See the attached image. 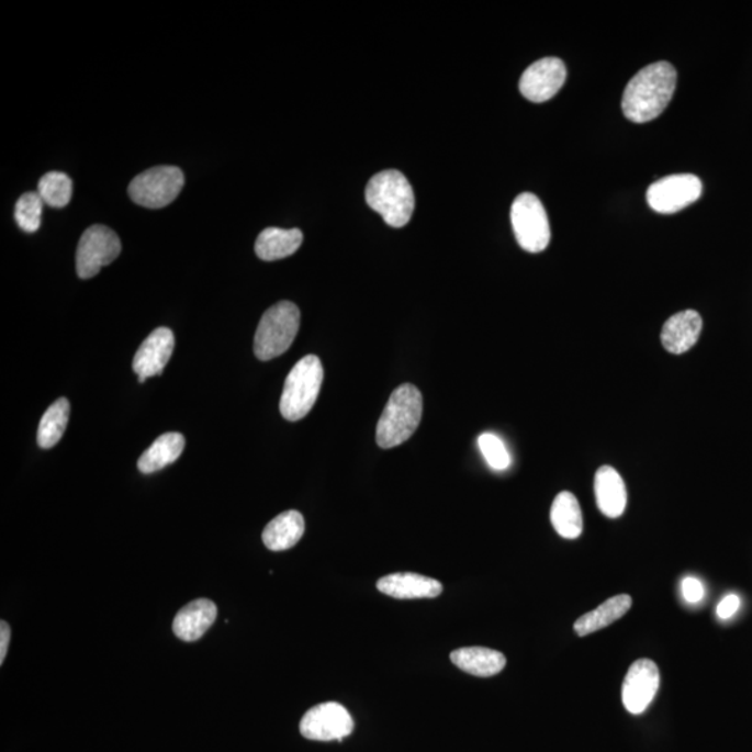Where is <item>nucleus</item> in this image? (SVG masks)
I'll return each mask as SVG.
<instances>
[{"instance_id": "f257e3e1", "label": "nucleus", "mask_w": 752, "mask_h": 752, "mask_svg": "<svg viewBox=\"0 0 752 752\" xmlns=\"http://www.w3.org/2000/svg\"><path fill=\"white\" fill-rule=\"evenodd\" d=\"M676 82V69L669 61L644 67L626 87L621 100L625 116L635 123L653 121L671 102Z\"/></svg>"}, {"instance_id": "f03ea898", "label": "nucleus", "mask_w": 752, "mask_h": 752, "mask_svg": "<svg viewBox=\"0 0 752 752\" xmlns=\"http://www.w3.org/2000/svg\"><path fill=\"white\" fill-rule=\"evenodd\" d=\"M423 418V394L412 383L392 393L377 427V444L392 449L413 437Z\"/></svg>"}, {"instance_id": "7ed1b4c3", "label": "nucleus", "mask_w": 752, "mask_h": 752, "mask_svg": "<svg viewBox=\"0 0 752 752\" xmlns=\"http://www.w3.org/2000/svg\"><path fill=\"white\" fill-rule=\"evenodd\" d=\"M366 200L389 226L403 227L412 220L414 191L412 184L399 170H383L368 181Z\"/></svg>"}, {"instance_id": "20e7f679", "label": "nucleus", "mask_w": 752, "mask_h": 752, "mask_svg": "<svg viewBox=\"0 0 752 752\" xmlns=\"http://www.w3.org/2000/svg\"><path fill=\"white\" fill-rule=\"evenodd\" d=\"M324 381L323 362L305 356L290 371L280 397V413L288 422H300L313 409Z\"/></svg>"}, {"instance_id": "39448f33", "label": "nucleus", "mask_w": 752, "mask_h": 752, "mask_svg": "<svg viewBox=\"0 0 752 752\" xmlns=\"http://www.w3.org/2000/svg\"><path fill=\"white\" fill-rule=\"evenodd\" d=\"M300 328V310L290 301H280L262 315L254 339L257 359H277L290 349Z\"/></svg>"}, {"instance_id": "423d86ee", "label": "nucleus", "mask_w": 752, "mask_h": 752, "mask_svg": "<svg viewBox=\"0 0 752 752\" xmlns=\"http://www.w3.org/2000/svg\"><path fill=\"white\" fill-rule=\"evenodd\" d=\"M184 187V173L176 166H157L145 170L128 186V195L144 209H165L178 199Z\"/></svg>"}, {"instance_id": "0eeeda50", "label": "nucleus", "mask_w": 752, "mask_h": 752, "mask_svg": "<svg viewBox=\"0 0 752 752\" xmlns=\"http://www.w3.org/2000/svg\"><path fill=\"white\" fill-rule=\"evenodd\" d=\"M513 232L523 250L541 252L551 242V226H549L547 211L536 194L523 193L517 195L512 205Z\"/></svg>"}, {"instance_id": "6e6552de", "label": "nucleus", "mask_w": 752, "mask_h": 752, "mask_svg": "<svg viewBox=\"0 0 752 752\" xmlns=\"http://www.w3.org/2000/svg\"><path fill=\"white\" fill-rule=\"evenodd\" d=\"M122 243L115 232L103 225L88 227L77 247L76 268L81 279H91L121 256Z\"/></svg>"}, {"instance_id": "1a4fd4ad", "label": "nucleus", "mask_w": 752, "mask_h": 752, "mask_svg": "<svg viewBox=\"0 0 752 752\" xmlns=\"http://www.w3.org/2000/svg\"><path fill=\"white\" fill-rule=\"evenodd\" d=\"M703 194V181L695 175H672L655 181L647 191V201L660 214H674L694 204Z\"/></svg>"}, {"instance_id": "9d476101", "label": "nucleus", "mask_w": 752, "mask_h": 752, "mask_svg": "<svg viewBox=\"0 0 752 752\" xmlns=\"http://www.w3.org/2000/svg\"><path fill=\"white\" fill-rule=\"evenodd\" d=\"M355 730L349 710L337 703L316 705L305 712L300 722L303 738L314 741H340Z\"/></svg>"}, {"instance_id": "9b49d317", "label": "nucleus", "mask_w": 752, "mask_h": 752, "mask_svg": "<svg viewBox=\"0 0 752 752\" xmlns=\"http://www.w3.org/2000/svg\"><path fill=\"white\" fill-rule=\"evenodd\" d=\"M660 669L651 660H638L626 674L621 699L632 715L646 712L660 688Z\"/></svg>"}, {"instance_id": "f8f14e48", "label": "nucleus", "mask_w": 752, "mask_h": 752, "mask_svg": "<svg viewBox=\"0 0 752 752\" xmlns=\"http://www.w3.org/2000/svg\"><path fill=\"white\" fill-rule=\"evenodd\" d=\"M568 70L558 58H543L523 72L520 92L528 101L541 103L551 100L566 81Z\"/></svg>"}, {"instance_id": "ddd939ff", "label": "nucleus", "mask_w": 752, "mask_h": 752, "mask_svg": "<svg viewBox=\"0 0 752 752\" xmlns=\"http://www.w3.org/2000/svg\"><path fill=\"white\" fill-rule=\"evenodd\" d=\"M175 350V335L169 328H158L150 334L134 356L133 370L144 383L150 377L160 375Z\"/></svg>"}, {"instance_id": "4468645a", "label": "nucleus", "mask_w": 752, "mask_h": 752, "mask_svg": "<svg viewBox=\"0 0 752 752\" xmlns=\"http://www.w3.org/2000/svg\"><path fill=\"white\" fill-rule=\"evenodd\" d=\"M380 593L396 599L437 598L444 587L438 580L416 573H394L385 575L377 584Z\"/></svg>"}, {"instance_id": "2eb2a0df", "label": "nucleus", "mask_w": 752, "mask_h": 752, "mask_svg": "<svg viewBox=\"0 0 752 752\" xmlns=\"http://www.w3.org/2000/svg\"><path fill=\"white\" fill-rule=\"evenodd\" d=\"M702 330V315L694 310L682 311V313L671 316L663 325L662 345L672 355H683L697 344Z\"/></svg>"}, {"instance_id": "dca6fc26", "label": "nucleus", "mask_w": 752, "mask_h": 752, "mask_svg": "<svg viewBox=\"0 0 752 752\" xmlns=\"http://www.w3.org/2000/svg\"><path fill=\"white\" fill-rule=\"evenodd\" d=\"M217 608L214 602L205 598L195 599L176 615L173 632L181 641L194 642L215 624Z\"/></svg>"}, {"instance_id": "f3484780", "label": "nucleus", "mask_w": 752, "mask_h": 752, "mask_svg": "<svg viewBox=\"0 0 752 752\" xmlns=\"http://www.w3.org/2000/svg\"><path fill=\"white\" fill-rule=\"evenodd\" d=\"M594 491L602 515L609 518L624 515L627 505L626 485L614 467L604 465L596 471Z\"/></svg>"}, {"instance_id": "a211bd4d", "label": "nucleus", "mask_w": 752, "mask_h": 752, "mask_svg": "<svg viewBox=\"0 0 752 752\" xmlns=\"http://www.w3.org/2000/svg\"><path fill=\"white\" fill-rule=\"evenodd\" d=\"M450 661L460 671L476 677L495 676L506 666V656L502 652L484 647L460 648L450 653Z\"/></svg>"}, {"instance_id": "6ab92c4d", "label": "nucleus", "mask_w": 752, "mask_h": 752, "mask_svg": "<svg viewBox=\"0 0 752 752\" xmlns=\"http://www.w3.org/2000/svg\"><path fill=\"white\" fill-rule=\"evenodd\" d=\"M304 517L298 510H288L274 517L262 532V541L269 551L280 552L293 548L304 536Z\"/></svg>"}, {"instance_id": "aec40b11", "label": "nucleus", "mask_w": 752, "mask_h": 752, "mask_svg": "<svg viewBox=\"0 0 752 752\" xmlns=\"http://www.w3.org/2000/svg\"><path fill=\"white\" fill-rule=\"evenodd\" d=\"M303 232L300 229H279L268 227L259 233L256 242V252L262 261H278V259L293 256L303 244Z\"/></svg>"}, {"instance_id": "412c9836", "label": "nucleus", "mask_w": 752, "mask_h": 752, "mask_svg": "<svg viewBox=\"0 0 752 752\" xmlns=\"http://www.w3.org/2000/svg\"><path fill=\"white\" fill-rule=\"evenodd\" d=\"M632 599L630 595H617L605 601L598 608L581 616L574 624V631L580 637L593 635L621 619L630 610Z\"/></svg>"}, {"instance_id": "4be33fe9", "label": "nucleus", "mask_w": 752, "mask_h": 752, "mask_svg": "<svg viewBox=\"0 0 752 752\" xmlns=\"http://www.w3.org/2000/svg\"><path fill=\"white\" fill-rule=\"evenodd\" d=\"M186 439L179 433H169L159 437L138 460V470L143 474H153L173 464L183 453Z\"/></svg>"}, {"instance_id": "5701e85b", "label": "nucleus", "mask_w": 752, "mask_h": 752, "mask_svg": "<svg viewBox=\"0 0 752 752\" xmlns=\"http://www.w3.org/2000/svg\"><path fill=\"white\" fill-rule=\"evenodd\" d=\"M551 521L560 537L575 539L583 532V513L580 503L572 492H560L554 497L551 509Z\"/></svg>"}, {"instance_id": "b1692460", "label": "nucleus", "mask_w": 752, "mask_h": 752, "mask_svg": "<svg viewBox=\"0 0 752 752\" xmlns=\"http://www.w3.org/2000/svg\"><path fill=\"white\" fill-rule=\"evenodd\" d=\"M70 417V403L65 397L58 399L46 409L38 427V445L43 449L54 448L64 437Z\"/></svg>"}, {"instance_id": "393cba45", "label": "nucleus", "mask_w": 752, "mask_h": 752, "mask_svg": "<svg viewBox=\"0 0 752 752\" xmlns=\"http://www.w3.org/2000/svg\"><path fill=\"white\" fill-rule=\"evenodd\" d=\"M38 194L52 209H64L72 194V181L66 173L49 172L40 180Z\"/></svg>"}, {"instance_id": "a878e982", "label": "nucleus", "mask_w": 752, "mask_h": 752, "mask_svg": "<svg viewBox=\"0 0 752 752\" xmlns=\"http://www.w3.org/2000/svg\"><path fill=\"white\" fill-rule=\"evenodd\" d=\"M43 209L44 201L38 193H25L20 197L14 210L15 222H18L20 229L27 233L38 231Z\"/></svg>"}, {"instance_id": "bb28decb", "label": "nucleus", "mask_w": 752, "mask_h": 752, "mask_svg": "<svg viewBox=\"0 0 752 752\" xmlns=\"http://www.w3.org/2000/svg\"><path fill=\"white\" fill-rule=\"evenodd\" d=\"M479 446L486 463L496 471L509 469L512 458L505 444L494 434H482L479 438Z\"/></svg>"}, {"instance_id": "cd10ccee", "label": "nucleus", "mask_w": 752, "mask_h": 752, "mask_svg": "<svg viewBox=\"0 0 752 752\" xmlns=\"http://www.w3.org/2000/svg\"><path fill=\"white\" fill-rule=\"evenodd\" d=\"M682 593L684 599L689 602V604H697V602L704 598V584L698 579L686 577L682 583Z\"/></svg>"}, {"instance_id": "c85d7f7f", "label": "nucleus", "mask_w": 752, "mask_h": 752, "mask_svg": "<svg viewBox=\"0 0 752 752\" xmlns=\"http://www.w3.org/2000/svg\"><path fill=\"white\" fill-rule=\"evenodd\" d=\"M740 608V598L738 595L730 594L725 596L720 604L718 605L717 614L720 619L728 620L733 617L736 611Z\"/></svg>"}, {"instance_id": "c756f323", "label": "nucleus", "mask_w": 752, "mask_h": 752, "mask_svg": "<svg viewBox=\"0 0 752 752\" xmlns=\"http://www.w3.org/2000/svg\"><path fill=\"white\" fill-rule=\"evenodd\" d=\"M9 642L10 627L7 621H2V624H0V663H2V665L4 660H7Z\"/></svg>"}]
</instances>
